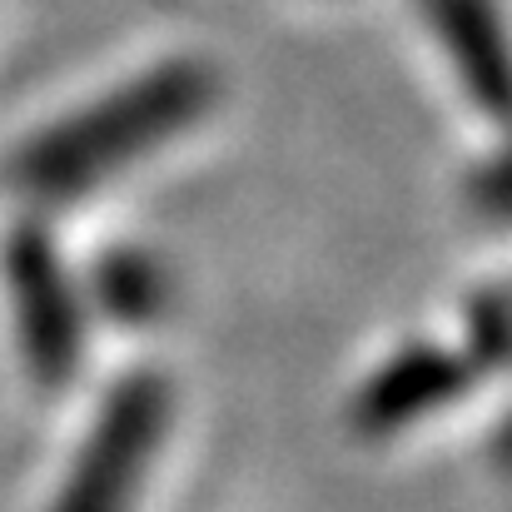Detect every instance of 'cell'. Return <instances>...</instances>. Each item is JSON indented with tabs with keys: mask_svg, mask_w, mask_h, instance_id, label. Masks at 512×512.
Returning a JSON list of instances; mask_svg holds the SVG:
<instances>
[{
	"mask_svg": "<svg viewBox=\"0 0 512 512\" xmlns=\"http://www.w3.org/2000/svg\"><path fill=\"white\" fill-rule=\"evenodd\" d=\"M209 90L214 85L199 65H165V70L145 75L140 85L115 90L95 110L65 120L60 130L40 135L20 160V179L40 194L65 199V194L105 179L110 170H120L140 150L160 145L165 135L184 130L209 105Z\"/></svg>",
	"mask_w": 512,
	"mask_h": 512,
	"instance_id": "obj_1",
	"label": "cell"
},
{
	"mask_svg": "<svg viewBox=\"0 0 512 512\" xmlns=\"http://www.w3.org/2000/svg\"><path fill=\"white\" fill-rule=\"evenodd\" d=\"M165 413H170V398H165V383L140 373V378H125L100 423H95V438L85 443L80 463H75V483L65 493V503H90V508H105V503H120L135 478L145 473L150 453L160 448V433H165Z\"/></svg>",
	"mask_w": 512,
	"mask_h": 512,
	"instance_id": "obj_2",
	"label": "cell"
},
{
	"mask_svg": "<svg viewBox=\"0 0 512 512\" xmlns=\"http://www.w3.org/2000/svg\"><path fill=\"white\" fill-rule=\"evenodd\" d=\"M10 289L20 309V339L25 358L40 383H65L80 358V314L75 294L60 274L55 249L40 234H20L10 249Z\"/></svg>",
	"mask_w": 512,
	"mask_h": 512,
	"instance_id": "obj_3",
	"label": "cell"
},
{
	"mask_svg": "<svg viewBox=\"0 0 512 512\" xmlns=\"http://www.w3.org/2000/svg\"><path fill=\"white\" fill-rule=\"evenodd\" d=\"M423 5L478 105L493 110L498 120H512V50L503 40L498 10L488 0H423Z\"/></svg>",
	"mask_w": 512,
	"mask_h": 512,
	"instance_id": "obj_4",
	"label": "cell"
},
{
	"mask_svg": "<svg viewBox=\"0 0 512 512\" xmlns=\"http://www.w3.org/2000/svg\"><path fill=\"white\" fill-rule=\"evenodd\" d=\"M468 383V368L453 358V353H438V348H413L403 358H393L363 393L358 403V423L383 433V428H398L403 418H418L428 408H438L443 398H453L458 388Z\"/></svg>",
	"mask_w": 512,
	"mask_h": 512,
	"instance_id": "obj_5",
	"label": "cell"
},
{
	"mask_svg": "<svg viewBox=\"0 0 512 512\" xmlns=\"http://www.w3.org/2000/svg\"><path fill=\"white\" fill-rule=\"evenodd\" d=\"M100 294L120 319H145V309L155 299V274L140 269V259H110L100 274Z\"/></svg>",
	"mask_w": 512,
	"mask_h": 512,
	"instance_id": "obj_6",
	"label": "cell"
},
{
	"mask_svg": "<svg viewBox=\"0 0 512 512\" xmlns=\"http://www.w3.org/2000/svg\"><path fill=\"white\" fill-rule=\"evenodd\" d=\"M478 199H483L493 214H512V155L498 160L493 170L478 179Z\"/></svg>",
	"mask_w": 512,
	"mask_h": 512,
	"instance_id": "obj_7",
	"label": "cell"
}]
</instances>
